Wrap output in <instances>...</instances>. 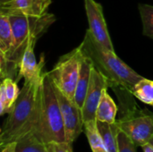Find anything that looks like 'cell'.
<instances>
[{
    "label": "cell",
    "instance_id": "cell-4",
    "mask_svg": "<svg viewBox=\"0 0 153 152\" xmlns=\"http://www.w3.org/2000/svg\"><path fill=\"white\" fill-rule=\"evenodd\" d=\"M40 112L36 132L46 142L65 141V132L56 94L55 84L49 72L44 71L40 90Z\"/></svg>",
    "mask_w": 153,
    "mask_h": 152
},
{
    "label": "cell",
    "instance_id": "cell-2",
    "mask_svg": "<svg viewBox=\"0 0 153 152\" xmlns=\"http://www.w3.org/2000/svg\"><path fill=\"white\" fill-rule=\"evenodd\" d=\"M8 16L13 29L14 44L7 55L0 53V75L1 80L12 78L17 82L19 66L25 49L30 44H36L39 38L56 22V17L53 13H48L39 17L22 14Z\"/></svg>",
    "mask_w": 153,
    "mask_h": 152
},
{
    "label": "cell",
    "instance_id": "cell-11",
    "mask_svg": "<svg viewBox=\"0 0 153 152\" xmlns=\"http://www.w3.org/2000/svg\"><path fill=\"white\" fill-rule=\"evenodd\" d=\"M35 43L30 44L26 49L22 56L20 66L17 82L22 77L24 82H30L36 79H39L42 76L44 71V56L41 55L39 62H37L36 56L34 54Z\"/></svg>",
    "mask_w": 153,
    "mask_h": 152
},
{
    "label": "cell",
    "instance_id": "cell-21",
    "mask_svg": "<svg viewBox=\"0 0 153 152\" xmlns=\"http://www.w3.org/2000/svg\"><path fill=\"white\" fill-rule=\"evenodd\" d=\"M118 149L119 152H136V145L131 138L120 130L118 133Z\"/></svg>",
    "mask_w": 153,
    "mask_h": 152
},
{
    "label": "cell",
    "instance_id": "cell-17",
    "mask_svg": "<svg viewBox=\"0 0 153 152\" xmlns=\"http://www.w3.org/2000/svg\"><path fill=\"white\" fill-rule=\"evenodd\" d=\"M14 39L8 15L0 13V53L7 55L13 47Z\"/></svg>",
    "mask_w": 153,
    "mask_h": 152
},
{
    "label": "cell",
    "instance_id": "cell-13",
    "mask_svg": "<svg viewBox=\"0 0 153 152\" xmlns=\"http://www.w3.org/2000/svg\"><path fill=\"white\" fill-rule=\"evenodd\" d=\"M16 152H53L50 142H46L32 130L16 142Z\"/></svg>",
    "mask_w": 153,
    "mask_h": 152
},
{
    "label": "cell",
    "instance_id": "cell-24",
    "mask_svg": "<svg viewBox=\"0 0 153 152\" xmlns=\"http://www.w3.org/2000/svg\"><path fill=\"white\" fill-rule=\"evenodd\" d=\"M142 148H143V152H153V147L152 146V145H150L149 143H147V144L143 145Z\"/></svg>",
    "mask_w": 153,
    "mask_h": 152
},
{
    "label": "cell",
    "instance_id": "cell-18",
    "mask_svg": "<svg viewBox=\"0 0 153 152\" xmlns=\"http://www.w3.org/2000/svg\"><path fill=\"white\" fill-rule=\"evenodd\" d=\"M83 128L90 143L91 152H107L103 138L97 125V120L94 119L85 122Z\"/></svg>",
    "mask_w": 153,
    "mask_h": 152
},
{
    "label": "cell",
    "instance_id": "cell-25",
    "mask_svg": "<svg viewBox=\"0 0 153 152\" xmlns=\"http://www.w3.org/2000/svg\"><path fill=\"white\" fill-rule=\"evenodd\" d=\"M149 144L152 145L153 147V135L151 137V139H150V141H149Z\"/></svg>",
    "mask_w": 153,
    "mask_h": 152
},
{
    "label": "cell",
    "instance_id": "cell-7",
    "mask_svg": "<svg viewBox=\"0 0 153 152\" xmlns=\"http://www.w3.org/2000/svg\"><path fill=\"white\" fill-rule=\"evenodd\" d=\"M55 90L62 113L65 132V141L73 143L81 134L84 126L82 110L75 104L74 100L68 99L56 85Z\"/></svg>",
    "mask_w": 153,
    "mask_h": 152
},
{
    "label": "cell",
    "instance_id": "cell-19",
    "mask_svg": "<svg viewBox=\"0 0 153 152\" xmlns=\"http://www.w3.org/2000/svg\"><path fill=\"white\" fill-rule=\"evenodd\" d=\"M134 97L142 102L153 106V81L143 78L133 88Z\"/></svg>",
    "mask_w": 153,
    "mask_h": 152
},
{
    "label": "cell",
    "instance_id": "cell-27",
    "mask_svg": "<svg viewBox=\"0 0 153 152\" xmlns=\"http://www.w3.org/2000/svg\"><path fill=\"white\" fill-rule=\"evenodd\" d=\"M152 107H153V106H152Z\"/></svg>",
    "mask_w": 153,
    "mask_h": 152
},
{
    "label": "cell",
    "instance_id": "cell-12",
    "mask_svg": "<svg viewBox=\"0 0 153 152\" xmlns=\"http://www.w3.org/2000/svg\"><path fill=\"white\" fill-rule=\"evenodd\" d=\"M20 90L17 82L12 78L2 80L0 86V115L9 114L16 99L19 97Z\"/></svg>",
    "mask_w": 153,
    "mask_h": 152
},
{
    "label": "cell",
    "instance_id": "cell-16",
    "mask_svg": "<svg viewBox=\"0 0 153 152\" xmlns=\"http://www.w3.org/2000/svg\"><path fill=\"white\" fill-rule=\"evenodd\" d=\"M97 125L103 138L107 152H119L117 136L120 132V128L118 127L117 122L114 124H108L97 121Z\"/></svg>",
    "mask_w": 153,
    "mask_h": 152
},
{
    "label": "cell",
    "instance_id": "cell-6",
    "mask_svg": "<svg viewBox=\"0 0 153 152\" xmlns=\"http://www.w3.org/2000/svg\"><path fill=\"white\" fill-rule=\"evenodd\" d=\"M117 124L136 146L143 147L149 143L153 135V114L145 113L138 107L123 112V116L117 120Z\"/></svg>",
    "mask_w": 153,
    "mask_h": 152
},
{
    "label": "cell",
    "instance_id": "cell-15",
    "mask_svg": "<svg viewBox=\"0 0 153 152\" xmlns=\"http://www.w3.org/2000/svg\"><path fill=\"white\" fill-rule=\"evenodd\" d=\"M117 106L108 93V89H105L97 108L96 120L108 124H114L117 122Z\"/></svg>",
    "mask_w": 153,
    "mask_h": 152
},
{
    "label": "cell",
    "instance_id": "cell-23",
    "mask_svg": "<svg viewBox=\"0 0 153 152\" xmlns=\"http://www.w3.org/2000/svg\"><path fill=\"white\" fill-rule=\"evenodd\" d=\"M15 146H16V142L8 143L4 147H2V152H16Z\"/></svg>",
    "mask_w": 153,
    "mask_h": 152
},
{
    "label": "cell",
    "instance_id": "cell-14",
    "mask_svg": "<svg viewBox=\"0 0 153 152\" xmlns=\"http://www.w3.org/2000/svg\"><path fill=\"white\" fill-rule=\"evenodd\" d=\"M92 68H93V65L91 61L88 57L84 56L82 62L80 76H79V80L76 85V90H75V94H74V101L80 108H82L83 104H84L85 97H86L87 90H88L89 84H90Z\"/></svg>",
    "mask_w": 153,
    "mask_h": 152
},
{
    "label": "cell",
    "instance_id": "cell-26",
    "mask_svg": "<svg viewBox=\"0 0 153 152\" xmlns=\"http://www.w3.org/2000/svg\"><path fill=\"white\" fill-rule=\"evenodd\" d=\"M10 1H12V0H0V4H2L7 3V2H10Z\"/></svg>",
    "mask_w": 153,
    "mask_h": 152
},
{
    "label": "cell",
    "instance_id": "cell-3",
    "mask_svg": "<svg viewBox=\"0 0 153 152\" xmlns=\"http://www.w3.org/2000/svg\"><path fill=\"white\" fill-rule=\"evenodd\" d=\"M43 74L40 78L24 82L0 134V146L16 142L20 138L38 126L40 112V90Z\"/></svg>",
    "mask_w": 153,
    "mask_h": 152
},
{
    "label": "cell",
    "instance_id": "cell-9",
    "mask_svg": "<svg viewBox=\"0 0 153 152\" xmlns=\"http://www.w3.org/2000/svg\"><path fill=\"white\" fill-rule=\"evenodd\" d=\"M108 88L107 79L94 66L91 70V80L84 104L82 108L83 121L88 122L96 119V112L103 94V90Z\"/></svg>",
    "mask_w": 153,
    "mask_h": 152
},
{
    "label": "cell",
    "instance_id": "cell-10",
    "mask_svg": "<svg viewBox=\"0 0 153 152\" xmlns=\"http://www.w3.org/2000/svg\"><path fill=\"white\" fill-rule=\"evenodd\" d=\"M52 0H12L0 5V13L6 15L42 16L47 13Z\"/></svg>",
    "mask_w": 153,
    "mask_h": 152
},
{
    "label": "cell",
    "instance_id": "cell-22",
    "mask_svg": "<svg viewBox=\"0 0 153 152\" xmlns=\"http://www.w3.org/2000/svg\"><path fill=\"white\" fill-rule=\"evenodd\" d=\"M50 145L53 152H74L72 148V143L67 142H50Z\"/></svg>",
    "mask_w": 153,
    "mask_h": 152
},
{
    "label": "cell",
    "instance_id": "cell-8",
    "mask_svg": "<svg viewBox=\"0 0 153 152\" xmlns=\"http://www.w3.org/2000/svg\"><path fill=\"white\" fill-rule=\"evenodd\" d=\"M85 11L89 22V31L95 41L107 50L115 51L100 4L85 0Z\"/></svg>",
    "mask_w": 153,
    "mask_h": 152
},
{
    "label": "cell",
    "instance_id": "cell-1",
    "mask_svg": "<svg viewBox=\"0 0 153 152\" xmlns=\"http://www.w3.org/2000/svg\"><path fill=\"white\" fill-rule=\"evenodd\" d=\"M79 47L83 56L88 57L93 66L107 79L108 88L116 92L121 111L136 107L137 104L133 99L132 90L143 77L122 61L115 51L107 50L98 44L89 30L86 31Z\"/></svg>",
    "mask_w": 153,
    "mask_h": 152
},
{
    "label": "cell",
    "instance_id": "cell-5",
    "mask_svg": "<svg viewBox=\"0 0 153 152\" xmlns=\"http://www.w3.org/2000/svg\"><path fill=\"white\" fill-rule=\"evenodd\" d=\"M83 54L79 47L62 56L50 73L55 85L71 100H74L80 76Z\"/></svg>",
    "mask_w": 153,
    "mask_h": 152
},
{
    "label": "cell",
    "instance_id": "cell-20",
    "mask_svg": "<svg viewBox=\"0 0 153 152\" xmlns=\"http://www.w3.org/2000/svg\"><path fill=\"white\" fill-rule=\"evenodd\" d=\"M140 15L143 22V33L144 36L153 39V5L139 4Z\"/></svg>",
    "mask_w": 153,
    "mask_h": 152
}]
</instances>
